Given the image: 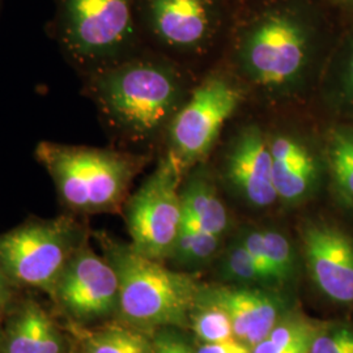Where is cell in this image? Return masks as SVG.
Returning <instances> with one entry per match:
<instances>
[{"label": "cell", "mask_w": 353, "mask_h": 353, "mask_svg": "<svg viewBox=\"0 0 353 353\" xmlns=\"http://www.w3.org/2000/svg\"><path fill=\"white\" fill-rule=\"evenodd\" d=\"M151 353H196V348L176 327L154 330L152 335Z\"/></svg>", "instance_id": "484cf974"}, {"label": "cell", "mask_w": 353, "mask_h": 353, "mask_svg": "<svg viewBox=\"0 0 353 353\" xmlns=\"http://www.w3.org/2000/svg\"><path fill=\"white\" fill-rule=\"evenodd\" d=\"M84 77L105 123L132 143L156 138L182 106L174 70L154 59H121Z\"/></svg>", "instance_id": "6da1fadb"}, {"label": "cell", "mask_w": 353, "mask_h": 353, "mask_svg": "<svg viewBox=\"0 0 353 353\" xmlns=\"http://www.w3.org/2000/svg\"><path fill=\"white\" fill-rule=\"evenodd\" d=\"M145 13L152 32L168 46L196 48L210 34L207 0H145Z\"/></svg>", "instance_id": "5bb4252c"}, {"label": "cell", "mask_w": 353, "mask_h": 353, "mask_svg": "<svg viewBox=\"0 0 353 353\" xmlns=\"http://www.w3.org/2000/svg\"><path fill=\"white\" fill-rule=\"evenodd\" d=\"M323 323L290 310L265 339L252 347V353H309Z\"/></svg>", "instance_id": "d6986e66"}, {"label": "cell", "mask_w": 353, "mask_h": 353, "mask_svg": "<svg viewBox=\"0 0 353 353\" xmlns=\"http://www.w3.org/2000/svg\"><path fill=\"white\" fill-rule=\"evenodd\" d=\"M87 239L72 216L32 220L0 234V267L10 280L52 294L64 267Z\"/></svg>", "instance_id": "8992f818"}, {"label": "cell", "mask_w": 353, "mask_h": 353, "mask_svg": "<svg viewBox=\"0 0 353 353\" xmlns=\"http://www.w3.org/2000/svg\"><path fill=\"white\" fill-rule=\"evenodd\" d=\"M70 330L81 343L83 353H151L152 335L131 325L88 328L74 325Z\"/></svg>", "instance_id": "ac0fdd59"}, {"label": "cell", "mask_w": 353, "mask_h": 353, "mask_svg": "<svg viewBox=\"0 0 353 353\" xmlns=\"http://www.w3.org/2000/svg\"><path fill=\"white\" fill-rule=\"evenodd\" d=\"M220 240L221 237L203 230L183 216L182 228L170 261L186 270L201 268L208 265L217 255L220 250Z\"/></svg>", "instance_id": "ffe728a7"}, {"label": "cell", "mask_w": 353, "mask_h": 353, "mask_svg": "<svg viewBox=\"0 0 353 353\" xmlns=\"http://www.w3.org/2000/svg\"><path fill=\"white\" fill-rule=\"evenodd\" d=\"M224 173L229 188L252 208L263 210L278 202L270 143L259 127H245L232 140Z\"/></svg>", "instance_id": "7c38bea8"}, {"label": "cell", "mask_w": 353, "mask_h": 353, "mask_svg": "<svg viewBox=\"0 0 353 353\" xmlns=\"http://www.w3.org/2000/svg\"><path fill=\"white\" fill-rule=\"evenodd\" d=\"M309 275L319 292L341 305L353 303V239L325 221H312L301 229Z\"/></svg>", "instance_id": "30bf717a"}, {"label": "cell", "mask_w": 353, "mask_h": 353, "mask_svg": "<svg viewBox=\"0 0 353 353\" xmlns=\"http://www.w3.org/2000/svg\"><path fill=\"white\" fill-rule=\"evenodd\" d=\"M220 276L224 284L268 288L254 259L239 236L229 242L221 255Z\"/></svg>", "instance_id": "7402d4cb"}, {"label": "cell", "mask_w": 353, "mask_h": 353, "mask_svg": "<svg viewBox=\"0 0 353 353\" xmlns=\"http://www.w3.org/2000/svg\"><path fill=\"white\" fill-rule=\"evenodd\" d=\"M97 240L117 272L118 313L126 323L144 331L189 327L201 290L192 275L170 270L108 234H97Z\"/></svg>", "instance_id": "7a4b0ae2"}, {"label": "cell", "mask_w": 353, "mask_h": 353, "mask_svg": "<svg viewBox=\"0 0 353 353\" xmlns=\"http://www.w3.org/2000/svg\"><path fill=\"white\" fill-rule=\"evenodd\" d=\"M196 353H252V348L240 341L201 344Z\"/></svg>", "instance_id": "4316f807"}, {"label": "cell", "mask_w": 353, "mask_h": 353, "mask_svg": "<svg viewBox=\"0 0 353 353\" xmlns=\"http://www.w3.org/2000/svg\"><path fill=\"white\" fill-rule=\"evenodd\" d=\"M185 169L168 152L125 205L130 245L154 261L170 259L179 236L183 210L181 185Z\"/></svg>", "instance_id": "52a82bcc"}, {"label": "cell", "mask_w": 353, "mask_h": 353, "mask_svg": "<svg viewBox=\"0 0 353 353\" xmlns=\"http://www.w3.org/2000/svg\"><path fill=\"white\" fill-rule=\"evenodd\" d=\"M34 156L62 203L76 214L117 211L147 163V157L130 152L46 140L38 143Z\"/></svg>", "instance_id": "3957f363"}, {"label": "cell", "mask_w": 353, "mask_h": 353, "mask_svg": "<svg viewBox=\"0 0 353 353\" xmlns=\"http://www.w3.org/2000/svg\"><path fill=\"white\" fill-rule=\"evenodd\" d=\"M312 52V30L303 19L290 11H272L259 17L245 33L239 61L254 84L285 90L303 80Z\"/></svg>", "instance_id": "5b68a950"}, {"label": "cell", "mask_w": 353, "mask_h": 353, "mask_svg": "<svg viewBox=\"0 0 353 353\" xmlns=\"http://www.w3.org/2000/svg\"><path fill=\"white\" fill-rule=\"evenodd\" d=\"M272 179L278 201L299 205L310 199L321 183L325 161L310 144L292 134L268 138Z\"/></svg>", "instance_id": "4fadbf2b"}, {"label": "cell", "mask_w": 353, "mask_h": 353, "mask_svg": "<svg viewBox=\"0 0 353 353\" xmlns=\"http://www.w3.org/2000/svg\"><path fill=\"white\" fill-rule=\"evenodd\" d=\"M341 4H344V6H347L348 8H351L353 10V0H339Z\"/></svg>", "instance_id": "f1b7e54d"}, {"label": "cell", "mask_w": 353, "mask_h": 353, "mask_svg": "<svg viewBox=\"0 0 353 353\" xmlns=\"http://www.w3.org/2000/svg\"><path fill=\"white\" fill-rule=\"evenodd\" d=\"M331 97L339 110L353 115V36L341 48L334 67Z\"/></svg>", "instance_id": "cb8c5ba5"}, {"label": "cell", "mask_w": 353, "mask_h": 353, "mask_svg": "<svg viewBox=\"0 0 353 353\" xmlns=\"http://www.w3.org/2000/svg\"><path fill=\"white\" fill-rule=\"evenodd\" d=\"M309 353H353L352 325L323 323Z\"/></svg>", "instance_id": "d4e9b609"}, {"label": "cell", "mask_w": 353, "mask_h": 353, "mask_svg": "<svg viewBox=\"0 0 353 353\" xmlns=\"http://www.w3.org/2000/svg\"><path fill=\"white\" fill-rule=\"evenodd\" d=\"M265 258L276 290L284 292L294 283L299 272L297 256L290 239L276 229H259Z\"/></svg>", "instance_id": "44dd1931"}, {"label": "cell", "mask_w": 353, "mask_h": 353, "mask_svg": "<svg viewBox=\"0 0 353 353\" xmlns=\"http://www.w3.org/2000/svg\"><path fill=\"white\" fill-rule=\"evenodd\" d=\"M331 189L341 207L353 208V126L341 125L328 131L325 153Z\"/></svg>", "instance_id": "e0dca14e"}, {"label": "cell", "mask_w": 353, "mask_h": 353, "mask_svg": "<svg viewBox=\"0 0 353 353\" xmlns=\"http://www.w3.org/2000/svg\"><path fill=\"white\" fill-rule=\"evenodd\" d=\"M12 300V290L10 278L0 267V310H4Z\"/></svg>", "instance_id": "83f0119b"}, {"label": "cell", "mask_w": 353, "mask_h": 353, "mask_svg": "<svg viewBox=\"0 0 353 353\" xmlns=\"http://www.w3.org/2000/svg\"><path fill=\"white\" fill-rule=\"evenodd\" d=\"M183 216L198 227L223 237L229 227V219L211 176L198 169L181 185Z\"/></svg>", "instance_id": "2e32d148"}, {"label": "cell", "mask_w": 353, "mask_h": 353, "mask_svg": "<svg viewBox=\"0 0 353 353\" xmlns=\"http://www.w3.org/2000/svg\"><path fill=\"white\" fill-rule=\"evenodd\" d=\"M198 300L221 307L232 321L237 341L252 350L290 310V300L284 292L263 287L224 283L201 285Z\"/></svg>", "instance_id": "8fae6325"}, {"label": "cell", "mask_w": 353, "mask_h": 353, "mask_svg": "<svg viewBox=\"0 0 353 353\" xmlns=\"http://www.w3.org/2000/svg\"><path fill=\"white\" fill-rule=\"evenodd\" d=\"M242 96L224 77L207 79L194 90L170 121L169 152L185 170L201 161L214 147L223 126L234 114Z\"/></svg>", "instance_id": "ba28073f"}, {"label": "cell", "mask_w": 353, "mask_h": 353, "mask_svg": "<svg viewBox=\"0 0 353 353\" xmlns=\"http://www.w3.org/2000/svg\"><path fill=\"white\" fill-rule=\"evenodd\" d=\"M3 353H63V338L48 313L28 303L3 335Z\"/></svg>", "instance_id": "9a60e30c"}, {"label": "cell", "mask_w": 353, "mask_h": 353, "mask_svg": "<svg viewBox=\"0 0 353 353\" xmlns=\"http://www.w3.org/2000/svg\"><path fill=\"white\" fill-rule=\"evenodd\" d=\"M3 335H4V334L1 332V328H0V344L3 343Z\"/></svg>", "instance_id": "f546056e"}, {"label": "cell", "mask_w": 353, "mask_h": 353, "mask_svg": "<svg viewBox=\"0 0 353 353\" xmlns=\"http://www.w3.org/2000/svg\"><path fill=\"white\" fill-rule=\"evenodd\" d=\"M201 344L237 341L227 313L214 303L196 300L190 316V326Z\"/></svg>", "instance_id": "603a6c76"}, {"label": "cell", "mask_w": 353, "mask_h": 353, "mask_svg": "<svg viewBox=\"0 0 353 353\" xmlns=\"http://www.w3.org/2000/svg\"><path fill=\"white\" fill-rule=\"evenodd\" d=\"M57 38L83 75L123 59L134 38L131 0H59Z\"/></svg>", "instance_id": "277c9868"}, {"label": "cell", "mask_w": 353, "mask_h": 353, "mask_svg": "<svg viewBox=\"0 0 353 353\" xmlns=\"http://www.w3.org/2000/svg\"><path fill=\"white\" fill-rule=\"evenodd\" d=\"M64 310L79 322L118 312L119 281L110 262L84 241L61 274L52 293Z\"/></svg>", "instance_id": "9c48e42d"}]
</instances>
